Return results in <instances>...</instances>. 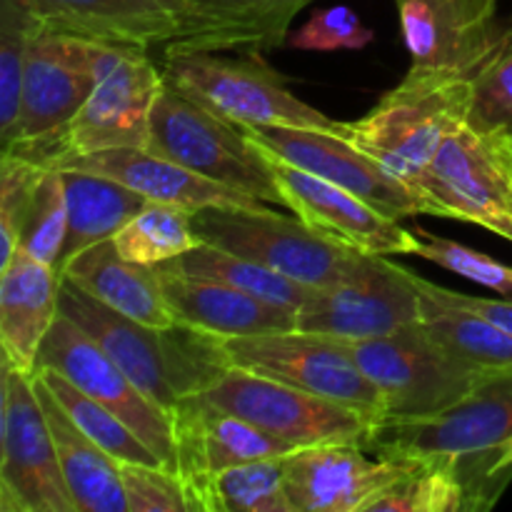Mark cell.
<instances>
[{
    "mask_svg": "<svg viewBox=\"0 0 512 512\" xmlns=\"http://www.w3.org/2000/svg\"><path fill=\"white\" fill-rule=\"evenodd\" d=\"M93 88V40L55 33L40 25L25 60L18 135L13 145L60 138Z\"/></svg>",
    "mask_w": 512,
    "mask_h": 512,
    "instance_id": "ac0fdd59",
    "label": "cell"
},
{
    "mask_svg": "<svg viewBox=\"0 0 512 512\" xmlns=\"http://www.w3.org/2000/svg\"><path fill=\"white\" fill-rule=\"evenodd\" d=\"M38 30L40 20L23 0L0 3V153L8 150L18 135L25 60Z\"/></svg>",
    "mask_w": 512,
    "mask_h": 512,
    "instance_id": "836d02e7",
    "label": "cell"
},
{
    "mask_svg": "<svg viewBox=\"0 0 512 512\" xmlns=\"http://www.w3.org/2000/svg\"><path fill=\"white\" fill-rule=\"evenodd\" d=\"M48 368L68 378L75 388L88 393L133 428V433L158 455L160 463L175 473L173 420L150 400L130 375L90 338L80 325L58 313L53 328L45 335L35 370Z\"/></svg>",
    "mask_w": 512,
    "mask_h": 512,
    "instance_id": "5bb4252c",
    "label": "cell"
},
{
    "mask_svg": "<svg viewBox=\"0 0 512 512\" xmlns=\"http://www.w3.org/2000/svg\"><path fill=\"white\" fill-rule=\"evenodd\" d=\"M153 268L175 318L190 328L205 330L223 340L298 330V310L288 305L270 303L215 280L175 273L165 265Z\"/></svg>",
    "mask_w": 512,
    "mask_h": 512,
    "instance_id": "603a6c76",
    "label": "cell"
},
{
    "mask_svg": "<svg viewBox=\"0 0 512 512\" xmlns=\"http://www.w3.org/2000/svg\"><path fill=\"white\" fill-rule=\"evenodd\" d=\"M418 193L430 215L488 225L512 215V133L465 125L450 135L425 170Z\"/></svg>",
    "mask_w": 512,
    "mask_h": 512,
    "instance_id": "4fadbf2b",
    "label": "cell"
},
{
    "mask_svg": "<svg viewBox=\"0 0 512 512\" xmlns=\"http://www.w3.org/2000/svg\"><path fill=\"white\" fill-rule=\"evenodd\" d=\"M200 240L240 258L255 260L310 288H333L353 278L370 253L318 233L295 215L273 213L265 205H210L193 213Z\"/></svg>",
    "mask_w": 512,
    "mask_h": 512,
    "instance_id": "5b68a950",
    "label": "cell"
},
{
    "mask_svg": "<svg viewBox=\"0 0 512 512\" xmlns=\"http://www.w3.org/2000/svg\"><path fill=\"white\" fill-rule=\"evenodd\" d=\"M0 510L78 512L60 470L53 430L35 393V375L3 358Z\"/></svg>",
    "mask_w": 512,
    "mask_h": 512,
    "instance_id": "30bf717a",
    "label": "cell"
},
{
    "mask_svg": "<svg viewBox=\"0 0 512 512\" xmlns=\"http://www.w3.org/2000/svg\"><path fill=\"white\" fill-rule=\"evenodd\" d=\"M485 228H488L490 233H498L500 238L510 240V243H512V215H500V218L490 220Z\"/></svg>",
    "mask_w": 512,
    "mask_h": 512,
    "instance_id": "7bdbcfd3",
    "label": "cell"
},
{
    "mask_svg": "<svg viewBox=\"0 0 512 512\" xmlns=\"http://www.w3.org/2000/svg\"><path fill=\"white\" fill-rule=\"evenodd\" d=\"M375 33L348 5H330L315 10L308 23L288 35L285 43L295 50H360L373 43Z\"/></svg>",
    "mask_w": 512,
    "mask_h": 512,
    "instance_id": "ab89813d",
    "label": "cell"
},
{
    "mask_svg": "<svg viewBox=\"0 0 512 512\" xmlns=\"http://www.w3.org/2000/svg\"><path fill=\"white\" fill-rule=\"evenodd\" d=\"M203 395L218 408L260 425L298 450L333 443L365 445L378 423L338 400L308 393L238 365H233Z\"/></svg>",
    "mask_w": 512,
    "mask_h": 512,
    "instance_id": "8fae6325",
    "label": "cell"
},
{
    "mask_svg": "<svg viewBox=\"0 0 512 512\" xmlns=\"http://www.w3.org/2000/svg\"><path fill=\"white\" fill-rule=\"evenodd\" d=\"M40 25L98 43L140 48H233L225 30L188 0H23Z\"/></svg>",
    "mask_w": 512,
    "mask_h": 512,
    "instance_id": "9c48e42d",
    "label": "cell"
},
{
    "mask_svg": "<svg viewBox=\"0 0 512 512\" xmlns=\"http://www.w3.org/2000/svg\"><path fill=\"white\" fill-rule=\"evenodd\" d=\"M230 365L283 380L308 393L338 400L375 420L385 418V398L360 370L345 343L333 335L285 330L225 340Z\"/></svg>",
    "mask_w": 512,
    "mask_h": 512,
    "instance_id": "7c38bea8",
    "label": "cell"
},
{
    "mask_svg": "<svg viewBox=\"0 0 512 512\" xmlns=\"http://www.w3.org/2000/svg\"><path fill=\"white\" fill-rule=\"evenodd\" d=\"M512 370H495L468 398L428 418H383L363 448L380 458L453 460L468 473L512 478Z\"/></svg>",
    "mask_w": 512,
    "mask_h": 512,
    "instance_id": "3957f363",
    "label": "cell"
},
{
    "mask_svg": "<svg viewBox=\"0 0 512 512\" xmlns=\"http://www.w3.org/2000/svg\"><path fill=\"white\" fill-rule=\"evenodd\" d=\"M165 268L175 270V273L193 275V278L215 280V283H225L230 288H238L243 293L258 295V298L270 300V303L288 305V308L300 310L318 288L298 283V280L288 278L283 273L265 268V265L255 263V260L240 258V255L228 253L215 245L200 243L190 253L180 255V258L160 263Z\"/></svg>",
    "mask_w": 512,
    "mask_h": 512,
    "instance_id": "f546056e",
    "label": "cell"
},
{
    "mask_svg": "<svg viewBox=\"0 0 512 512\" xmlns=\"http://www.w3.org/2000/svg\"><path fill=\"white\" fill-rule=\"evenodd\" d=\"M58 313L98 340L100 348L168 415L180 400L210 390L233 368L225 340L218 335L185 323L170 328L138 323L100 303L68 278H60Z\"/></svg>",
    "mask_w": 512,
    "mask_h": 512,
    "instance_id": "6da1fadb",
    "label": "cell"
},
{
    "mask_svg": "<svg viewBox=\"0 0 512 512\" xmlns=\"http://www.w3.org/2000/svg\"><path fill=\"white\" fill-rule=\"evenodd\" d=\"M183 168L270 205H285L265 150L240 125L165 83L150 120L148 148Z\"/></svg>",
    "mask_w": 512,
    "mask_h": 512,
    "instance_id": "8992f818",
    "label": "cell"
},
{
    "mask_svg": "<svg viewBox=\"0 0 512 512\" xmlns=\"http://www.w3.org/2000/svg\"><path fill=\"white\" fill-rule=\"evenodd\" d=\"M243 130L273 155L350 190L388 218L430 215L428 203L410 185L388 173L345 133L293 125H253Z\"/></svg>",
    "mask_w": 512,
    "mask_h": 512,
    "instance_id": "e0dca14e",
    "label": "cell"
},
{
    "mask_svg": "<svg viewBox=\"0 0 512 512\" xmlns=\"http://www.w3.org/2000/svg\"><path fill=\"white\" fill-rule=\"evenodd\" d=\"M510 133H512V130H510Z\"/></svg>",
    "mask_w": 512,
    "mask_h": 512,
    "instance_id": "f6af8a7d",
    "label": "cell"
},
{
    "mask_svg": "<svg viewBox=\"0 0 512 512\" xmlns=\"http://www.w3.org/2000/svg\"><path fill=\"white\" fill-rule=\"evenodd\" d=\"M343 343L383 393L385 418H428L443 413L495 373L445 350L430 338L423 323L390 335Z\"/></svg>",
    "mask_w": 512,
    "mask_h": 512,
    "instance_id": "52a82bcc",
    "label": "cell"
},
{
    "mask_svg": "<svg viewBox=\"0 0 512 512\" xmlns=\"http://www.w3.org/2000/svg\"><path fill=\"white\" fill-rule=\"evenodd\" d=\"M175 435V475L190 512H215V475L235 465L295 453L285 440L260 425L210 403L203 393L188 395L170 413Z\"/></svg>",
    "mask_w": 512,
    "mask_h": 512,
    "instance_id": "9a60e30c",
    "label": "cell"
},
{
    "mask_svg": "<svg viewBox=\"0 0 512 512\" xmlns=\"http://www.w3.org/2000/svg\"><path fill=\"white\" fill-rule=\"evenodd\" d=\"M60 278H68L100 303L138 323L153 328H170L180 323L165 300L155 268L125 260L115 248L113 238L90 245L88 250L70 258Z\"/></svg>",
    "mask_w": 512,
    "mask_h": 512,
    "instance_id": "d4e9b609",
    "label": "cell"
},
{
    "mask_svg": "<svg viewBox=\"0 0 512 512\" xmlns=\"http://www.w3.org/2000/svg\"><path fill=\"white\" fill-rule=\"evenodd\" d=\"M285 458H263L215 475V512H293L285 493Z\"/></svg>",
    "mask_w": 512,
    "mask_h": 512,
    "instance_id": "e575fe53",
    "label": "cell"
},
{
    "mask_svg": "<svg viewBox=\"0 0 512 512\" xmlns=\"http://www.w3.org/2000/svg\"><path fill=\"white\" fill-rule=\"evenodd\" d=\"M35 375L43 380L45 388L53 393V398L63 405V410L70 415V420H73L88 438H93L105 453L113 455L118 463L163 465L158 460V455L133 433V428H130L123 418H118V415L110 408H105L103 403H98V400L90 398L88 393L75 388L68 378H63V375L48 368L35 370Z\"/></svg>",
    "mask_w": 512,
    "mask_h": 512,
    "instance_id": "1f68e13d",
    "label": "cell"
},
{
    "mask_svg": "<svg viewBox=\"0 0 512 512\" xmlns=\"http://www.w3.org/2000/svg\"><path fill=\"white\" fill-rule=\"evenodd\" d=\"M445 295H448L450 300H455V303L465 305V308L475 310V313L485 315V318H490L493 323L503 325L505 330H510L512 333V300H505V298H478V295H465V293H458V290H448L443 288Z\"/></svg>",
    "mask_w": 512,
    "mask_h": 512,
    "instance_id": "b9f144b4",
    "label": "cell"
},
{
    "mask_svg": "<svg viewBox=\"0 0 512 512\" xmlns=\"http://www.w3.org/2000/svg\"><path fill=\"white\" fill-rule=\"evenodd\" d=\"M35 393L48 415L60 470L78 512H128L118 460L105 453L70 420L63 405L53 398L38 375H35Z\"/></svg>",
    "mask_w": 512,
    "mask_h": 512,
    "instance_id": "484cf974",
    "label": "cell"
},
{
    "mask_svg": "<svg viewBox=\"0 0 512 512\" xmlns=\"http://www.w3.org/2000/svg\"><path fill=\"white\" fill-rule=\"evenodd\" d=\"M503 465L505 468H512V445L508 448V453H505V458H503Z\"/></svg>",
    "mask_w": 512,
    "mask_h": 512,
    "instance_id": "ee69618b",
    "label": "cell"
},
{
    "mask_svg": "<svg viewBox=\"0 0 512 512\" xmlns=\"http://www.w3.org/2000/svg\"><path fill=\"white\" fill-rule=\"evenodd\" d=\"M118 253L130 263L160 265L198 248L203 240L195 233L193 213L180 205L148 203L113 235Z\"/></svg>",
    "mask_w": 512,
    "mask_h": 512,
    "instance_id": "4dcf8cb0",
    "label": "cell"
},
{
    "mask_svg": "<svg viewBox=\"0 0 512 512\" xmlns=\"http://www.w3.org/2000/svg\"><path fill=\"white\" fill-rule=\"evenodd\" d=\"M512 478L473 475L453 460H428L370 500L363 512H478L490 510Z\"/></svg>",
    "mask_w": 512,
    "mask_h": 512,
    "instance_id": "4316f807",
    "label": "cell"
},
{
    "mask_svg": "<svg viewBox=\"0 0 512 512\" xmlns=\"http://www.w3.org/2000/svg\"><path fill=\"white\" fill-rule=\"evenodd\" d=\"M423 320V293L410 270L370 253L345 283L318 288L298 310V330L363 340L390 335Z\"/></svg>",
    "mask_w": 512,
    "mask_h": 512,
    "instance_id": "2e32d148",
    "label": "cell"
},
{
    "mask_svg": "<svg viewBox=\"0 0 512 512\" xmlns=\"http://www.w3.org/2000/svg\"><path fill=\"white\" fill-rule=\"evenodd\" d=\"M265 155L273 165L285 208L293 210L305 225L365 253L415 255L418 250L415 230H405L400 220L388 218L350 190L318 178L278 158L270 150H265Z\"/></svg>",
    "mask_w": 512,
    "mask_h": 512,
    "instance_id": "ffe728a7",
    "label": "cell"
},
{
    "mask_svg": "<svg viewBox=\"0 0 512 512\" xmlns=\"http://www.w3.org/2000/svg\"><path fill=\"white\" fill-rule=\"evenodd\" d=\"M470 110L468 75L410 68L365 118L348 123V138L418 193L440 145L470 125Z\"/></svg>",
    "mask_w": 512,
    "mask_h": 512,
    "instance_id": "7a4b0ae2",
    "label": "cell"
},
{
    "mask_svg": "<svg viewBox=\"0 0 512 512\" xmlns=\"http://www.w3.org/2000/svg\"><path fill=\"white\" fill-rule=\"evenodd\" d=\"M128 512H190L183 485L163 465L120 463Z\"/></svg>",
    "mask_w": 512,
    "mask_h": 512,
    "instance_id": "60d3db41",
    "label": "cell"
},
{
    "mask_svg": "<svg viewBox=\"0 0 512 512\" xmlns=\"http://www.w3.org/2000/svg\"><path fill=\"white\" fill-rule=\"evenodd\" d=\"M45 170L48 168L20 155L0 153V268L18 250L25 210Z\"/></svg>",
    "mask_w": 512,
    "mask_h": 512,
    "instance_id": "f35d334b",
    "label": "cell"
},
{
    "mask_svg": "<svg viewBox=\"0 0 512 512\" xmlns=\"http://www.w3.org/2000/svg\"><path fill=\"white\" fill-rule=\"evenodd\" d=\"M200 15L213 20L233 48H275L290 35V23L310 0H188Z\"/></svg>",
    "mask_w": 512,
    "mask_h": 512,
    "instance_id": "d6a6232c",
    "label": "cell"
},
{
    "mask_svg": "<svg viewBox=\"0 0 512 512\" xmlns=\"http://www.w3.org/2000/svg\"><path fill=\"white\" fill-rule=\"evenodd\" d=\"M68 238V198L60 170L48 168L35 185V193L20 225L18 248L58 268Z\"/></svg>",
    "mask_w": 512,
    "mask_h": 512,
    "instance_id": "d590c367",
    "label": "cell"
},
{
    "mask_svg": "<svg viewBox=\"0 0 512 512\" xmlns=\"http://www.w3.org/2000/svg\"><path fill=\"white\" fill-rule=\"evenodd\" d=\"M60 273L53 265L15 250L0 268V345L3 358L35 375L40 345L58 318Z\"/></svg>",
    "mask_w": 512,
    "mask_h": 512,
    "instance_id": "cb8c5ba5",
    "label": "cell"
},
{
    "mask_svg": "<svg viewBox=\"0 0 512 512\" xmlns=\"http://www.w3.org/2000/svg\"><path fill=\"white\" fill-rule=\"evenodd\" d=\"M470 83V125L478 130H512V20L500 25L493 48L470 75Z\"/></svg>",
    "mask_w": 512,
    "mask_h": 512,
    "instance_id": "8d00e7d4",
    "label": "cell"
},
{
    "mask_svg": "<svg viewBox=\"0 0 512 512\" xmlns=\"http://www.w3.org/2000/svg\"><path fill=\"white\" fill-rule=\"evenodd\" d=\"M418 465V460L370 458L355 443L300 448L285 458V493L293 512H363Z\"/></svg>",
    "mask_w": 512,
    "mask_h": 512,
    "instance_id": "d6986e66",
    "label": "cell"
},
{
    "mask_svg": "<svg viewBox=\"0 0 512 512\" xmlns=\"http://www.w3.org/2000/svg\"><path fill=\"white\" fill-rule=\"evenodd\" d=\"M418 235V258L430 260V263L440 265V268L458 273L460 278L478 283L480 288H488L498 293L500 298L512 300V268L500 263V260L490 258V255L478 253V250L468 248V245L458 243V240L440 238V235L428 233V230H415Z\"/></svg>",
    "mask_w": 512,
    "mask_h": 512,
    "instance_id": "74e56055",
    "label": "cell"
},
{
    "mask_svg": "<svg viewBox=\"0 0 512 512\" xmlns=\"http://www.w3.org/2000/svg\"><path fill=\"white\" fill-rule=\"evenodd\" d=\"M93 65L95 88L63 133L65 153L148 148L153 108L165 88L160 63L140 45L93 40Z\"/></svg>",
    "mask_w": 512,
    "mask_h": 512,
    "instance_id": "ba28073f",
    "label": "cell"
},
{
    "mask_svg": "<svg viewBox=\"0 0 512 512\" xmlns=\"http://www.w3.org/2000/svg\"><path fill=\"white\" fill-rule=\"evenodd\" d=\"M53 170H83V173L103 175V178L135 190L145 200L180 205L190 213L210 208V205H240V208L265 205L263 200L253 198V195L225 188V185L203 178V175L183 168L175 160L145 148L65 153L55 160Z\"/></svg>",
    "mask_w": 512,
    "mask_h": 512,
    "instance_id": "7402d4cb",
    "label": "cell"
},
{
    "mask_svg": "<svg viewBox=\"0 0 512 512\" xmlns=\"http://www.w3.org/2000/svg\"><path fill=\"white\" fill-rule=\"evenodd\" d=\"M68 198V238L58 260V273L70 258L110 240L148 200L135 190L83 170H60Z\"/></svg>",
    "mask_w": 512,
    "mask_h": 512,
    "instance_id": "83f0119b",
    "label": "cell"
},
{
    "mask_svg": "<svg viewBox=\"0 0 512 512\" xmlns=\"http://www.w3.org/2000/svg\"><path fill=\"white\" fill-rule=\"evenodd\" d=\"M410 68L473 75L498 35V0H395Z\"/></svg>",
    "mask_w": 512,
    "mask_h": 512,
    "instance_id": "44dd1931",
    "label": "cell"
},
{
    "mask_svg": "<svg viewBox=\"0 0 512 512\" xmlns=\"http://www.w3.org/2000/svg\"><path fill=\"white\" fill-rule=\"evenodd\" d=\"M160 68L165 83L240 128L293 125L348 135V123H338L300 100L258 53L225 58L220 50L175 45L165 48Z\"/></svg>",
    "mask_w": 512,
    "mask_h": 512,
    "instance_id": "277c9868",
    "label": "cell"
},
{
    "mask_svg": "<svg viewBox=\"0 0 512 512\" xmlns=\"http://www.w3.org/2000/svg\"><path fill=\"white\" fill-rule=\"evenodd\" d=\"M418 278L423 328L445 350L485 370H512V333L485 315L455 303L440 285Z\"/></svg>",
    "mask_w": 512,
    "mask_h": 512,
    "instance_id": "f1b7e54d",
    "label": "cell"
}]
</instances>
